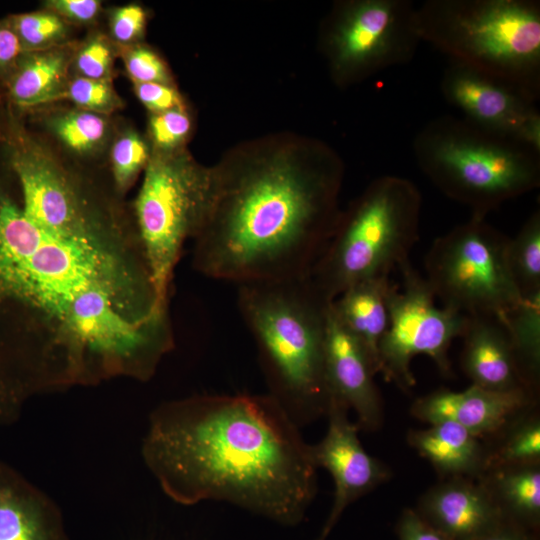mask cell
<instances>
[{
  "mask_svg": "<svg viewBox=\"0 0 540 540\" xmlns=\"http://www.w3.org/2000/svg\"><path fill=\"white\" fill-rule=\"evenodd\" d=\"M540 459V422L536 417L517 424L498 451L489 459L494 468L538 464Z\"/></svg>",
  "mask_w": 540,
  "mask_h": 540,
  "instance_id": "26",
  "label": "cell"
},
{
  "mask_svg": "<svg viewBox=\"0 0 540 540\" xmlns=\"http://www.w3.org/2000/svg\"><path fill=\"white\" fill-rule=\"evenodd\" d=\"M528 390L493 391L471 385L459 392L440 389L417 399L412 414L427 423H456L476 437L503 428L532 402Z\"/></svg>",
  "mask_w": 540,
  "mask_h": 540,
  "instance_id": "15",
  "label": "cell"
},
{
  "mask_svg": "<svg viewBox=\"0 0 540 540\" xmlns=\"http://www.w3.org/2000/svg\"><path fill=\"white\" fill-rule=\"evenodd\" d=\"M418 166L447 197L486 217L540 185V150L452 115L427 123L413 140Z\"/></svg>",
  "mask_w": 540,
  "mask_h": 540,
  "instance_id": "5",
  "label": "cell"
},
{
  "mask_svg": "<svg viewBox=\"0 0 540 540\" xmlns=\"http://www.w3.org/2000/svg\"><path fill=\"white\" fill-rule=\"evenodd\" d=\"M440 88L462 118L491 133L540 150L536 101L516 86L469 66L451 62Z\"/></svg>",
  "mask_w": 540,
  "mask_h": 540,
  "instance_id": "12",
  "label": "cell"
},
{
  "mask_svg": "<svg viewBox=\"0 0 540 540\" xmlns=\"http://www.w3.org/2000/svg\"><path fill=\"white\" fill-rule=\"evenodd\" d=\"M23 213L45 231L83 245L114 249L117 237L73 179L22 129L6 137Z\"/></svg>",
  "mask_w": 540,
  "mask_h": 540,
  "instance_id": "10",
  "label": "cell"
},
{
  "mask_svg": "<svg viewBox=\"0 0 540 540\" xmlns=\"http://www.w3.org/2000/svg\"><path fill=\"white\" fill-rule=\"evenodd\" d=\"M348 408L331 398L326 415L328 428L323 439L309 445L316 468L326 469L334 481V500L321 534L328 536L345 508L389 477L385 466L362 446L359 427L350 421Z\"/></svg>",
  "mask_w": 540,
  "mask_h": 540,
  "instance_id": "13",
  "label": "cell"
},
{
  "mask_svg": "<svg viewBox=\"0 0 540 540\" xmlns=\"http://www.w3.org/2000/svg\"><path fill=\"white\" fill-rule=\"evenodd\" d=\"M24 53L10 19L0 21V75L4 81Z\"/></svg>",
  "mask_w": 540,
  "mask_h": 540,
  "instance_id": "36",
  "label": "cell"
},
{
  "mask_svg": "<svg viewBox=\"0 0 540 540\" xmlns=\"http://www.w3.org/2000/svg\"><path fill=\"white\" fill-rule=\"evenodd\" d=\"M462 366L473 385L493 391L534 389L526 381L498 316L468 315L461 336Z\"/></svg>",
  "mask_w": 540,
  "mask_h": 540,
  "instance_id": "17",
  "label": "cell"
},
{
  "mask_svg": "<svg viewBox=\"0 0 540 540\" xmlns=\"http://www.w3.org/2000/svg\"><path fill=\"white\" fill-rule=\"evenodd\" d=\"M112 56L109 46L100 39L91 40L78 53L76 67L81 77L107 79Z\"/></svg>",
  "mask_w": 540,
  "mask_h": 540,
  "instance_id": "32",
  "label": "cell"
},
{
  "mask_svg": "<svg viewBox=\"0 0 540 540\" xmlns=\"http://www.w3.org/2000/svg\"><path fill=\"white\" fill-rule=\"evenodd\" d=\"M399 540H447L420 514L410 508L405 509L397 526Z\"/></svg>",
  "mask_w": 540,
  "mask_h": 540,
  "instance_id": "35",
  "label": "cell"
},
{
  "mask_svg": "<svg viewBox=\"0 0 540 540\" xmlns=\"http://www.w3.org/2000/svg\"><path fill=\"white\" fill-rule=\"evenodd\" d=\"M24 52L51 48L66 34V24L61 17L49 12H31L10 18Z\"/></svg>",
  "mask_w": 540,
  "mask_h": 540,
  "instance_id": "27",
  "label": "cell"
},
{
  "mask_svg": "<svg viewBox=\"0 0 540 540\" xmlns=\"http://www.w3.org/2000/svg\"><path fill=\"white\" fill-rule=\"evenodd\" d=\"M408 442L438 472L452 478L477 474L486 465L478 437L450 421L410 431Z\"/></svg>",
  "mask_w": 540,
  "mask_h": 540,
  "instance_id": "20",
  "label": "cell"
},
{
  "mask_svg": "<svg viewBox=\"0 0 540 540\" xmlns=\"http://www.w3.org/2000/svg\"><path fill=\"white\" fill-rule=\"evenodd\" d=\"M325 369L331 394L352 409L358 427L376 429L382 421V403L374 382L376 372L361 344L334 314L327 310Z\"/></svg>",
  "mask_w": 540,
  "mask_h": 540,
  "instance_id": "14",
  "label": "cell"
},
{
  "mask_svg": "<svg viewBox=\"0 0 540 540\" xmlns=\"http://www.w3.org/2000/svg\"><path fill=\"white\" fill-rule=\"evenodd\" d=\"M325 539H326V537L323 536L322 534H320L319 537L316 540H325Z\"/></svg>",
  "mask_w": 540,
  "mask_h": 540,
  "instance_id": "39",
  "label": "cell"
},
{
  "mask_svg": "<svg viewBox=\"0 0 540 540\" xmlns=\"http://www.w3.org/2000/svg\"><path fill=\"white\" fill-rule=\"evenodd\" d=\"M68 59L59 48L24 52L5 80L12 103L27 108L63 98Z\"/></svg>",
  "mask_w": 540,
  "mask_h": 540,
  "instance_id": "21",
  "label": "cell"
},
{
  "mask_svg": "<svg viewBox=\"0 0 540 540\" xmlns=\"http://www.w3.org/2000/svg\"><path fill=\"white\" fill-rule=\"evenodd\" d=\"M135 92L141 103L153 113H160L182 106L177 91L166 83H136Z\"/></svg>",
  "mask_w": 540,
  "mask_h": 540,
  "instance_id": "33",
  "label": "cell"
},
{
  "mask_svg": "<svg viewBox=\"0 0 540 540\" xmlns=\"http://www.w3.org/2000/svg\"><path fill=\"white\" fill-rule=\"evenodd\" d=\"M398 269L402 289L391 283L387 291L389 323L379 346L380 373L409 391L415 385L410 364L417 355L428 356L442 373H451L448 352L453 340L462 336L468 315L438 307L426 278L409 260Z\"/></svg>",
  "mask_w": 540,
  "mask_h": 540,
  "instance_id": "11",
  "label": "cell"
},
{
  "mask_svg": "<svg viewBox=\"0 0 540 540\" xmlns=\"http://www.w3.org/2000/svg\"><path fill=\"white\" fill-rule=\"evenodd\" d=\"M145 12L139 5L130 4L115 11L111 30L114 38L122 43L135 40L145 26Z\"/></svg>",
  "mask_w": 540,
  "mask_h": 540,
  "instance_id": "34",
  "label": "cell"
},
{
  "mask_svg": "<svg viewBox=\"0 0 540 540\" xmlns=\"http://www.w3.org/2000/svg\"><path fill=\"white\" fill-rule=\"evenodd\" d=\"M417 512L447 540H473L506 523L489 488L464 477L431 488Z\"/></svg>",
  "mask_w": 540,
  "mask_h": 540,
  "instance_id": "16",
  "label": "cell"
},
{
  "mask_svg": "<svg viewBox=\"0 0 540 540\" xmlns=\"http://www.w3.org/2000/svg\"><path fill=\"white\" fill-rule=\"evenodd\" d=\"M111 156L115 182L120 189H126L133 182L150 158L147 144L133 132L124 134L114 143Z\"/></svg>",
  "mask_w": 540,
  "mask_h": 540,
  "instance_id": "28",
  "label": "cell"
},
{
  "mask_svg": "<svg viewBox=\"0 0 540 540\" xmlns=\"http://www.w3.org/2000/svg\"><path fill=\"white\" fill-rule=\"evenodd\" d=\"M216 186L217 169L199 165L179 149L157 151L146 164L135 215L160 311H167L169 288L183 246L202 229Z\"/></svg>",
  "mask_w": 540,
  "mask_h": 540,
  "instance_id": "7",
  "label": "cell"
},
{
  "mask_svg": "<svg viewBox=\"0 0 540 540\" xmlns=\"http://www.w3.org/2000/svg\"><path fill=\"white\" fill-rule=\"evenodd\" d=\"M473 540H533L519 527L504 523L498 528L489 531Z\"/></svg>",
  "mask_w": 540,
  "mask_h": 540,
  "instance_id": "38",
  "label": "cell"
},
{
  "mask_svg": "<svg viewBox=\"0 0 540 540\" xmlns=\"http://www.w3.org/2000/svg\"><path fill=\"white\" fill-rule=\"evenodd\" d=\"M507 263L520 297L540 294V211L533 212L507 247Z\"/></svg>",
  "mask_w": 540,
  "mask_h": 540,
  "instance_id": "24",
  "label": "cell"
},
{
  "mask_svg": "<svg viewBox=\"0 0 540 540\" xmlns=\"http://www.w3.org/2000/svg\"><path fill=\"white\" fill-rule=\"evenodd\" d=\"M150 134L158 151H174L188 136L191 121L182 106L154 113L150 118Z\"/></svg>",
  "mask_w": 540,
  "mask_h": 540,
  "instance_id": "30",
  "label": "cell"
},
{
  "mask_svg": "<svg viewBox=\"0 0 540 540\" xmlns=\"http://www.w3.org/2000/svg\"><path fill=\"white\" fill-rule=\"evenodd\" d=\"M63 98L83 110L103 114L117 107L119 99L108 79L76 77L67 84Z\"/></svg>",
  "mask_w": 540,
  "mask_h": 540,
  "instance_id": "29",
  "label": "cell"
},
{
  "mask_svg": "<svg viewBox=\"0 0 540 540\" xmlns=\"http://www.w3.org/2000/svg\"><path fill=\"white\" fill-rule=\"evenodd\" d=\"M389 276H379L358 282L344 290L331 302L342 325L364 348L372 366L381 372L379 346L388 328L386 296Z\"/></svg>",
  "mask_w": 540,
  "mask_h": 540,
  "instance_id": "19",
  "label": "cell"
},
{
  "mask_svg": "<svg viewBox=\"0 0 540 540\" xmlns=\"http://www.w3.org/2000/svg\"><path fill=\"white\" fill-rule=\"evenodd\" d=\"M342 164L315 144L217 169L211 211L194 238L193 265L237 286L309 277L340 217Z\"/></svg>",
  "mask_w": 540,
  "mask_h": 540,
  "instance_id": "2",
  "label": "cell"
},
{
  "mask_svg": "<svg viewBox=\"0 0 540 540\" xmlns=\"http://www.w3.org/2000/svg\"><path fill=\"white\" fill-rule=\"evenodd\" d=\"M125 65L136 83L158 82L168 84V74L162 60L151 50L137 46L127 51Z\"/></svg>",
  "mask_w": 540,
  "mask_h": 540,
  "instance_id": "31",
  "label": "cell"
},
{
  "mask_svg": "<svg viewBox=\"0 0 540 540\" xmlns=\"http://www.w3.org/2000/svg\"><path fill=\"white\" fill-rule=\"evenodd\" d=\"M421 41L460 63L540 96V4L534 0H426Z\"/></svg>",
  "mask_w": 540,
  "mask_h": 540,
  "instance_id": "4",
  "label": "cell"
},
{
  "mask_svg": "<svg viewBox=\"0 0 540 540\" xmlns=\"http://www.w3.org/2000/svg\"><path fill=\"white\" fill-rule=\"evenodd\" d=\"M141 454L162 491L181 505L225 501L295 526L317 491L309 445L269 394L164 402L149 416Z\"/></svg>",
  "mask_w": 540,
  "mask_h": 540,
  "instance_id": "1",
  "label": "cell"
},
{
  "mask_svg": "<svg viewBox=\"0 0 540 540\" xmlns=\"http://www.w3.org/2000/svg\"><path fill=\"white\" fill-rule=\"evenodd\" d=\"M473 216L438 237L425 257L426 280L442 306L500 316L521 299L507 263L510 237Z\"/></svg>",
  "mask_w": 540,
  "mask_h": 540,
  "instance_id": "8",
  "label": "cell"
},
{
  "mask_svg": "<svg viewBox=\"0 0 540 540\" xmlns=\"http://www.w3.org/2000/svg\"><path fill=\"white\" fill-rule=\"evenodd\" d=\"M239 312L251 332L272 396L301 428L326 415L330 304L309 277L238 285Z\"/></svg>",
  "mask_w": 540,
  "mask_h": 540,
  "instance_id": "3",
  "label": "cell"
},
{
  "mask_svg": "<svg viewBox=\"0 0 540 540\" xmlns=\"http://www.w3.org/2000/svg\"><path fill=\"white\" fill-rule=\"evenodd\" d=\"M46 6L61 18L86 23L96 17L100 2L97 0H52L47 2Z\"/></svg>",
  "mask_w": 540,
  "mask_h": 540,
  "instance_id": "37",
  "label": "cell"
},
{
  "mask_svg": "<svg viewBox=\"0 0 540 540\" xmlns=\"http://www.w3.org/2000/svg\"><path fill=\"white\" fill-rule=\"evenodd\" d=\"M422 198L408 179L373 180L336 227L309 279L332 302L350 286L391 271L409 260L418 241Z\"/></svg>",
  "mask_w": 540,
  "mask_h": 540,
  "instance_id": "6",
  "label": "cell"
},
{
  "mask_svg": "<svg viewBox=\"0 0 540 540\" xmlns=\"http://www.w3.org/2000/svg\"><path fill=\"white\" fill-rule=\"evenodd\" d=\"M52 126L67 147L81 153L98 146L107 130V123L101 114L83 109L61 115L53 121Z\"/></svg>",
  "mask_w": 540,
  "mask_h": 540,
  "instance_id": "25",
  "label": "cell"
},
{
  "mask_svg": "<svg viewBox=\"0 0 540 540\" xmlns=\"http://www.w3.org/2000/svg\"><path fill=\"white\" fill-rule=\"evenodd\" d=\"M505 514L536 525L540 518V468L538 464L494 468L485 484Z\"/></svg>",
  "mask_w": 540,
  "mask_h": 540,
  "instance_id": "22",
  "label": "cell"
},
{
  "mask_svg": "<svg viewBox=\"0 0 540 540\" xmlns=\"http://www.w3.org/2000/svg\"><path fill=\"white\" fill-rule=\"evenodd\" d=\"M0 540H70L57 503L1 461Z\"/></svg>",
  "mask_w": 540,
  "mask_h": 540,
  "instance_id": "18",
  "label": "cell"
},
{
  "mask_svg": "<svg viewBox=\"0 0 540 540\" xmlns=\"http://www.w3.org/2000/svg\"><path fill=\"white\" fill-rule=\"evenodd\" d=\"M410 0H352L338 4L325 27L323 47L342 85L406 64L421 42Z\"/></svg>",
  "mask_w": 540,
  "mask_h": 540,
  "instance_id": "9",
  "label": "cell"
},
{
  "mask_svg": "<svg viewBox=\"0 0 540 540\" xmlns=\"http://www.w3.org/2000/svg\"><path fill=\"white\" fill-rule=\"evenodd\" d=\"M498 317L508 332L526 381L535 390L540 367V294L522 297Z\"/></svg>",
  "mask_w": 540,
  "mask_h": 540,
  "instance_id": "23",
  "label": "cell"
}]
</instances>
